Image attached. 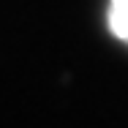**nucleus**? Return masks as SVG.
<instances>
[{
	"label": "nucleus",
	"instance_id": "obj_1",
	"mask_svg": "<svg viewBox=\"0 0 128 128\" xmlns=\"http://www.w3.org/2000/svg\"><path fill=\"white\" fill-rule=\"evenodd\" d=\"M109 27L128 44V0H109Z\"/></svg>",
	"mask_w": 128,
	"mask_h": 128
}]
</instances>
